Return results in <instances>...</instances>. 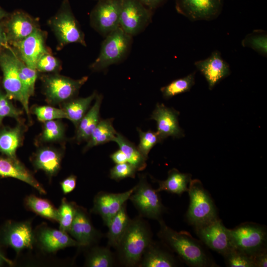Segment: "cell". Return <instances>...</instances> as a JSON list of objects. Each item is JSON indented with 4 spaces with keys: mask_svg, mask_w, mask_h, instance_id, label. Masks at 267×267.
Returning a JSON list of instances; mask_svg holds the SVG:
<instances>
[{
    "mask_svg": "<svg viewBox=\"0 0 267 267\" xmlns=\"http://www.w3.org/2000/svg\"><path fill=\"white\" fill-rule=\"evenodd\" d=\"M0 126H1V125H0Z\"/></svg>",
    "mask_w": 267,
    "mask_h": 267,
    "instance_id": "obj_52",
    "label": "cell"
},
{
    "mask_svg": "<svg viewBox=\"0 0 267 267\" xmlns=\"http://www.w3.org/2000/svg\"><path fill=\"white\" fill-rule=\"evenodd\" d=\"M178 111L167 107L163 103L156 104L150 119L156 122V132L161 141L169 136L180 138L184 136L183 131L178 124Z\"/></svg>",
    "mask_w": 267,
    "mask_h": 267,
    "instance_id": "obj_18",
    "label": "cell"
},
{
    "mask_svg": "<svg viewBox=\"0 0 267 267\" xmlns=\"http://www.w3.org/2000/svg\"><path fill=\"white\" fill-rule=\"evenodd\" d=\"M110 157L115 164L127 162V159L125 154L120 149L111 154Z\"/></svg>",
    "mask_w": 267,
    "mask_h": 267,
    "instance_id": "obj_48",
    "label": "cell"
},
{
    "mask_svg": "<svg viewBox=\"0 0 267 267\" xmlns=\"http://www.w3.org/2000/svg\"><path fill=\"white\" fill-rule=\"evenodd\" d=\"M35 236L29 222H7L0 230V244L10 247L17 254L25 249H32Z\"/></svg>",
    "mask_w": 267,
    "mask_h": 267,
    "instance_id": "obj_13",
    "label": "cell"
},
{
    "mask_svg": "<svg viewBox=\"0 0 267 267\" xmlns=\"http://www.w3.org/2000/svg\"><path fill=\"white\" fill-rule=\"evenodd\" d=\"M77 205L64 198L58 211L59 229L68 232L75 218Z\"/></svg>",
    "mask_w": 267,
    "mask_h": 267,
    "instance_id": "obj_38",
    "label": "cell"
},
{
    "mask_svg": "<svg viewBox=\"0 0 267 267\" xmlns=\"http://www.w3.org/2000/svg\"><path fill=\"white\" fill-rule=\"evenodd\" d=\"M122 0H98L90 14L91 26L106 36L119 27Z\"/></svg>",
    "mask_w": 267,
    "mask_h": 267,
    "instance_id": "obj_11",
    "label": "cell"
},
{
    "mask_svg": "<svg viewBox=\"0 0 267 267\" xmlns=\"http://www.w3.org/2000/svg\"><path fill=\"white\" fill-rule=\"evenodd\" d=\"M137 171L135 168L128 162L116 164L110 170V178L119 181L128 178H134Z\"/></svg>",
    "mask_w": 267,
    "mask_h": 267,
    "instance_id": "obj_44",
    "label": "cell"
},
{
    "mask_svg": "<svg viewBox=\"0 0 267 267\" xmlns=\"http://www.w3.org/2000/svg\"><path fill=\"white\" fill-rule=\"evenodd\" d=\"M26 207L38 215L52 222H58V209L48 200L30 195L25 199Z\"/></svg>",
    "mask_w": 267,
    "mask_h": 267,
    "instance_id": "obj_32",
    "label": "cell"
},
{
    "mask_svg": "<svg viewBox=\"0 0 267 267\" xmlns=\"http://www.w3.org/2000/svg\"><path fill=\"white\" fill-rule=\"evenodd\" d=\"M241 45L255 50L264 57L267 55V33L262 29H256L247 34L241 41Z\"/></svg>",
    "mask_w": 267,
    "mask_h": 267,
    "instance_id": "obj_36",
    "label": "cell"
},
{
    "mask_svg": "<svg viewBox=\"0 0 267 267\" xmlns=\"http://www.w3.org/2000/svg\"><path fill=\"white\" fill-rule=\"evenodd\" d=\"M96 94V91H94L87 97H75L61 104V108L65 112L66 119L71 121L76 128L89 109L91 102L95 99Z\"/></svg>",
    "mask_w": 267,
    "mask_h": 267,
    "instance_id": "obj_29",
    "label": "cell"
},
{
    "mask_svg": "<svg viewBox=\"0 0 267 267\" xmlns=\"http://www.w3.org/2000/svg\"><path fill=\"white\" fill-rule=\"evenodd\" d=\"M41 77L45 99L52 105L61 104L76 97L88 79V76H84L75 80L58 73L44 75Z\"/></svg>",
    "mask_w": 267,
    "mask_h": 267,
    "instance_id": "obj_8",
    "label": "cell"
},
{
    "mask_svg": "<svg viewBox=\"0 0 267 267\" xmlns=\"http://www.w3.org/2000/svg\"><path fill=\"white\" fill-rule=\"evenodd\" d=\"M61 69L60 61L50 52L44 54L38 61L36 69L39 73H56Z\"/></svg>",
    "mask_w": 267,
    "mask_h": 267,
    "instance_id": "obj_43",
    "label": "cell"
},
{
    "mask_svg": "<svg viewBox=\"0 0 267 267\" xmlns=\"http://www.w3.org/2000/svg\"><path fill=\"white\" fill-rule=\"evenodd\" d=\"M10 99L5 92L0 89V125L6 117L14 118L18 122H22L21 120L22 111L16 108Z\"/></svg>",
    "mask_w": 267,
    "mask_h": 267,
    "instance_id": "obj_41",
    "label": "cell"
},
{
    "mask_svg": "<svg viewBox=\"0 0 267 267\" xmlns=\"http://www.w3.org/2000/svg\"><path fill=\"white\" fill-rule=\"evenodd\" d=\"M0 177L20 180L35 188L40 194L46 191L33 174L17 159L0 156Z\"/></svg>",
    "mask_w": 267,
    "mask_h": 267,
    "instance_id": "obj_21",
    "label": "cell"
},
{
    "mask_svg": "<svg viewBox=\"0 0 267 267\" xmlns=\"http://www.w3.org/2000/svg\"><path fill=\"white\" fill-rule=\"evenodd\" d=\"M232 247L250 256L267 249V233L265 226L254 222H244L232 229L228 228Z\"/></svg>",
    "mask_w": 267,
    "mask_h": 267,
    "instance_id": "obj_7",
    "label": "cell"
},
{
    "mask_svg": "<svg viewBox=\"0 0 267 267\" xmlns=\"http://www.w3.org/2000/svg\"><path fill=\"white\" fill-rule=\"evenodd\" d=\"M5 264H11L12 262L5 257L4 253L0 248V267L3 266Z\"/></svg>",
    "mask_w": 267,
    "mask_h": 267,
    "instance_id": "obj_50",
    "label": "cell"
},
{
    "mask_svg": "<svg viewBox=\"0 0 267 267\" xmlns=\"http://www.w3.org/2000/svg\"><path fill=\"white\" fill-rule=\"evenodd\" d=\"M68 233L60 229L45 227L38 234V241L42 249L48 253H54L68 247L79 246L78 242Z\"/></svg>",
    "mask_w": 267,
    "mask_h": 267,
    "instance_id": "obj_23",
    "label": "cell"
},
{
    "mask_svg": "<svg viewBox=\"0 0 267 267\" xmlns=\"http://www.w3.org/2000/svg\"><path fill=\"white\" fill-rule=\"evenodd\" d=\"M147 222L140 216L131 219L115 249L120 264L125 267H138L143 254L152 240Z\"/></svg>",
    "mask_w": 267,
    "mask_h": 267,
    "instance_id": "obj_2",
    "label": "cell"
},
{
    "mask_svg": "<svg viewBox=\"0 0 267 267\" xmlns=\"http://www.w3.org/2000/svg\"><path fill=\"white\" fill-rule=\"evenodd\" d=\"M0 68L2 73V86L10 98L19 101L29 118L30 98L26 94L19 75L18 57L13 49L5 46L0 52Z\"/></svg>",
    "mask_w": 267,
    "mask_h": 267,
    "instance_id": "obj_6",
    "label": "cell"
},
{
    "mask_svg": "<svg viewBox=\"0 0 267 267\" xmlns=\"http://www.w3.org/2000/svg\"><path fill=\"white\" fill-rule=\"evenodd\" d=\"M153 10L138 0H122L119 26L132 37L140 33L151 20Z\"/></svg>",
    "mask_w": 267,
    "mask_h": 267,
    "instance_id": "obj_10",
    "label": "cell"
},
{
    "mask_svg": "<svg viewBox=\"0 0 267 267\" xmlns=\"http://www.w3.org/2000/svg\"><path fill=\"white\" fill-rule=\"evenodd\" d=\"M132 42V37L118 27L105 36L99 54L90 65V69L93 72L101 71L121 62L128 54Z\"/></svg>",
    "mask_w": 267,
    "mask_h": 267,
    "instance_id": "obj_4",
    "label": "cell"
},
{
    "mask_svg": "<svg viewBox=\"0 0 267 267\" xmlns=\"http://www.w3.org/2000/svg\"><path fill=\"white\" fill-rule=\"evenodd\" d=\"M158 192L147 180L144 175L139 176V180L129 197L141 217L156 220L162 219L165 211Z\"/></svg>",
    "mask_w": 267,
    "mask_h": 267,
    "instance_id": "obj_9",
    "label": "cell"
},
{
    "mask_svg": "<svg viewBox=\"0 0 267 267\" xmlns=\"http://www.w3.org/2000/svg\"><path fill=\"white\" fill-rule=\"evenodd\" d=\"M45 38V32L39 28L25 39L11 44L17 56L27 66L36 69L41 57L49 52Z\"/></svg>",
    "mask_w": 267,
    "mask_h": 267,
    "instance_id": "obj_14",
    "label": "cell"
},
{
    "mask_svg": "<svg viewBox=\"0 0 267 267\" xmlns=\"http://www.w3.org/2000/svg\"><path fill=\"white\" fill-rule=\"evenodd\" d=\"M139 142L137 146L138 150L147 159L149 152L151 149L158 143L161 142L159 136L156 132L148 130L143 132L137 128Z\"/></svg>",
    "mask_w": 267,
    "mask_h": 267,
    "instance_id": "obj_42",
    "label": "cell"
},
{
    "mask_svg": "<svg viewBox=\"0 0 267 267\" xmlns=\"http://www.w3.org/2000/svg\"><path fill=\"white\" fill-rule=\"evenodd\" d=\"M101 94H96L94 104L91 107L76 127L75 139L78 143L88 141L100 119V109L102 101Z\"/></svg>",
    "mask_w": 267,
    "mask_h": 267,
    "instance_id": "obj_26",
    "label": "cell"
},
{
    "mask_svg": "<svg viewBox=\"0 0 267 267\" xmlns=\"http://www.w3.org/2000/svg\"><path fill=\"white\" fill-rule=\"evenodd\" d=\"M55 36L58 49L72 43L86 46L85 35L76 19L68 0H63L57 12L47 21Z\"/></svg>",
    "mask_w": 267,
    "mask_h": 267,
    "instance_id": "obj_3",
    "label": "cell"
},
{
    "mask_svg": "<svg viewBox=\"0 0 267 267\" xmlns=\"http://www.w3.org/2000/svg\"><path fill=\"white\" fill-rule=\"evenodd\" d=\"M30 111L40 122L43 123L53 120L66 119V114L62 108L50 105H35Z\"/></svg>",
    "mask_w": 267,
    "mask_h": 267,
    "instance_id": "obj_39",
    "label": "cell"
},
{
    "mask_svg": "<svg viewBox=\"0 0 267 267\" xmlns=\"http://www.w3.org/2000/svg\"><path fill=\"white\" fill-rule=\"evenodd\" d=\"M77 178L75 175H71L60 182L61 188L64 194H67L74 190L76 186Z\"/></svg>",
    "mask_w": 267,
    "mask_h": 267,
    "instance_id": "obj_45",
    "label": "cell"
},
{
    "mask_svg": "<svg viewBox=\"0 0 267 267\" xmlns=\"http://www.w3.org/2000/svg\"><path fill=\"white\" fill-rule=\"evenodd\" d=\"M10 13H8L3 8L0 6V21L1 20L7 18Z\"/></svg>",
    "mask_w": 267,
    "mask_h": 267,
    "instance_id": "obj_51",
    "label": "cell"
},
{
    "mask_svg": "<svg viewBox=\"0 0 267 267\" xmlns=\"http://www.w3.org/2000/svg\"><path fill=\"white\" fill-rule=\"evenodd\" d=\"M195 72L173 81L162 87L160 90L165 99L171 98L177 95L187 92L195 84Z\"/></svg>",
    "mask_w": 267,
    "mask_h": 267,
    "instance_id": "obj_34",
    "label": "cell"
},
{
    "mask_svg": "<svg viewBox=\"0 0 267 267\" xmlns=\"http://www.w3.org/2000/svg\"><path fill=\"white\" fill-rule=\"evenodd\" d=\"M168 174L167 178L164 180H155L158 184L157 191H164L178 195L188 191V185L192 179L190 174L181 173L175 168L170 170Z\"/></svg>",
    "mask_w": 267,
    "mask_h": 267,
    "instance_id": "obj_27",
    "label": "cell"
},
{
    "mask_svg": "<svg viewBox=\"0 0 267 267\" xmlns=\"http://www.w3.org/2000/svg\"><path fill=\"white\" fill-rule=\"evenodd\" d=\"M113 118L100 120L84 148V152L93 147L114 141L117 132L113 126Z\"/></svg>",
    "mask_w": 267,
    "mask_h": 267,
    "instance_id": "obj_30",
    "label": "cell"
},
{
    "mask_svg": "<svg viewBox=\"0 0 267 267\" xmlns=\"http://www.w3.org/2000/svg\"><path fill=\"white\" fill-rule=\"evenodd\" d=\"M68 233L78 242L79 246L82 247L92 245L101 237V233L93 226L86 211L78 206Z\"/></svg>",
    "mask_w": 267,
    "mask_h": 267,
    "instance_id": "obj_20",
    "label": "cell"
},
{
    "mask_svg": "<svg viewBox=\"0 0 267 267\" xmlns=\"http://www.w3.org/2000/svg\"><path fill=\"white\" fill-rule=\"evenodd\" d=\"M115 263L114 255L109 248L94 246L88 253L85 265L89 267H111Z\"/></svg>",
    "mask_w": 267,
    "mask_h": 267,
    "instance_id": "obj_33",
    "label": "cell"
},
{
    "mask_svg": "<svg viewBox=\"0 0 267 267\" xmlns=\"http://www.w3.org/2000/svg\"><path fill=\"white\" fill-rule=\"evenodd\" d=\"M146 7L153 10L163 5L168 0H138Z\"/></svg>",
    "mask_w": 267,
    "mask_h": 267,
    "instance_id": "obj_47",
    "label": "cell"
},
{
    "mask_svg": "<svg viewBox=\"0 0 267 267\" xmlns=\"http://www.w3.org/2000/svg\"><path fill=\"white\" fill-rule=\"evenodd\" d=\"M194 228L197 235L203 244L223 257L232 248L228 228L224 226L219 218Z\"/></svg>",
    "mask_w": 267,
    "mask_h": 267,
    "instance_id": "obj_15",
    "label": "cell"
},
{
    "mask_svg": "<svg viewBox=\"0 0 267 267\" xmlns=\"http://www.w3.org/2000/svg\"><path fill=\"white\" fill-rule=\"evenodd\" d=\"M255 267H266L267 266V249L252 256Z\"/></svg>",
    "mask_w": 267,
    "mask_h": 267,
    "instance_id": "obj_46",
    "label": "cell"
},
{
    "mask_svg": "<svg viewBox=\"0 0 267 267\" xmlns=\"http://www.w3.org/2000/svg\"><path fill=\"white\" fill-rule=\"evenodd\" d=\"M63 152L52 147L43 146L38 148L32 157L34 168L43 171L49 178L56 176L61 168Z\"/></svg>",
    "mask_w": 267,
    "mask_h": 267,
    "instance_id": "obj_22",
    "label": "cell"
},
{
    "mask_svg": "<svg viewBox=\"0 0 267 267\" xmlns=\"http://www.w3.org/2000/svg\"><path fill=\"white\" fill-rule=\"evenodd\" d=\"M194 65L205 77L210 89L230 74L229 65L218 50L212 52L207 58L196 61Z\"/></svg>",
    "mask_w": 267,
    "mask_h": 267,
    "instance_id": "obj_19",
    "label": "cell"
},
{
    "mask_svg": "<svg viewBox=\"0 0 267 267\" xmlns=\"http://www.w3.org/2000/svg\"><path fill=\"white\" fill-rule=\"evenodd\" d=\"M126 155L127 162L133 166L137 171H141L146 167V159L138 150L134 143L122 134L117 133L114 140Z\"/></svg>",
    "mask_w": 267,
    "mask_h": 267,
    "instance_id": "obj_31",
    "label": "cell"
},
{
    "mask_svg": "<svg viewBox=\"0 0 267 267\" xmlns=\"http://www.w3.org/2000/svg\"><path fill=\"white\" fill-rule=\"evenodd\" d=\"M7 43L4 25L0 24V52L6 46Z\"/></svg>",
    "mask_w": 267,
    "mask_h": 267,
    "instance_id": "obj_49",
    "label": "cell"
},
{
    "mask_svg": "<svg viewBox=\"0 0 267 267\" xmlns=\"http://www.w3.org/2000/svg\"><path fill=\"white\" fill-rule=\"evenodd\" d=\"M131 219L127 211V203L110 220L107 226L108 228L106 237L108 246L116 249L126 232Z\"/></svg>",
    "mask_w": 267,
    "mask_h": 267,
    "instance_id": "obj_28",
    "label": "cell"
},
{
    "mask_svg": "<svg viewBox=\"0 0 267 267\" xmlns=\"http://www.w3.org/2000/svg\"><path fill=\"white\" fill-rule=\"evenodd\" d=\"M134 189V186L122 193H110L101 191L94 198L91 212L99 215L106 226L114 216L127 203Z\"/></svg>",
    "mask_w": 267,
    "mask_h": 267,
    "instance_id": "obj_16",
    "label": "cell"
},
{
    "mask_svg": "<svg viewBox=\"0 0 267 267\" xmlns=\"http://www.w3.org/2000/svg\"><path fill=\"white\" fill-rule=\"evenodd\" d=\"M160 229L157 233L162 242L188 266L217 267V265L202 245L185 231H177L161 219L158 221Z\"/></svg>",
    "mask_w": 267,
    "mask_h": 267,
    "instance_id": "obj_1",
    "label": "cell"
},
{
    "mask_svg": "<svg viewBox=\"0 0 267 267\" xmlns=\"http://www.w3.org/2000/svg\"><path fill=\"white\" fill-rule=\"evenodd\" d=\"M187 192L189 196V205L186 218L190 224L195 227L219 218L210 194L199 179H191Z\"/></svg>",
    "mask_w": 267,
    "mask_h": 267,
    "instance_id": "obj_5",
    "label": "cell"
},
{
    "mask_svg": "<svg viewBox=\"0 0 267 267\" xmlns=\"http://www.w3.org/2000/svg\"><path fill=\"white\" fill-rule=\"evenodd\" d=\"M25 127L23 122H18L13 128L0 126V153L16 158V151L21 146Z\"/></svg>",
    "mask_w": 267,
    "mask_h": 267,
    "instance_id": "obj_24",
    "label": "cell"
},
{
    "mask_svg": "<svg viewBox=\"0 0 267 267\" xmlns=\"http://www.w3.org/2000/svg\"><path fill=\"white\" fill-rule=\"evenodd\" d=\"M178 266L174 256L152 241L144 251L138 267H174Z\"/></svg>",
    "mask_w": 267,
    "mask_h": 267,
    "instance_id": "obj_25",
    "label": "cell"
},
{
    "mask_svg": "<svg viewBox=\"0 0 267 267\" xmlns=\"http://www.w3.org/2000/svg\"><path fill=\"white\" fill-rule=\"evenodd\" d=\"M4 25L7 43L20 41L40 28L38 21L22 10L10 14Z\"/></svg>",
    "mask_w": 267,
    "mask_h": 267,
    "instance_id": "obj_17",
    "label": "cell"
},
{
    "mask_svg": "<svg viewBox=\"0 0 267 267\" xmlns=\"http://www.w3.org/2000/svg\"><path fill=\"white\" fill-rule=\"evenodd\" d=\"M43 130L39 136L41 143L61 141L65 138V127L60 119L44 122Z\"/></svg>",
    "mask_w": 267,
    "mask_h": 267,
    "instance_id": "obj_35",
    "label": "cell"
},
{
    "mask_svg": "<svg viewBox=\"0 0 267 267\" xmlns=\"http://www.w3.org/2000/svg\"><path fill=\"white\" fill-rule=\"evenodd\" d=\"M19 75L25 91L30 98L34 94L35 87L39 72L27 66L18 57Z\"/></svg>",
    "mask_w": 267,
    "mask_h": 267,
    "instance_id": "obj_37",
    "label": "cell"
},
{
    "mask_svg": "<svg viewBox=\"0 0 267 267\" xmlns=\"http://www.w3.org/2000/svg\"><path fill=\"white\" fill-rule=\"evenodd\" d=\"M223 257L227 267H255L252 256L233 248Z\"/></svg>",
    "mask_w": 267,
    "mask_h": 267,
    "instance_id": "obj_40",
    "label": "cell"
},
{
    "mask_svg": "<svg viewBox=\"0 0 267 267\" xmlns=\"http://www.w3.org/2000/svg\"><path fill=\"white\" fill-rule=\"evenodd\" d=\"M178 13L191 21H211L221 14L224 0H175Z\"/></svg>",
    "mask_w": 267,
    "mask_h": 267,
    "instance_id": "obj_12",
    "label": "cell"
}]
</instances>
